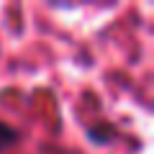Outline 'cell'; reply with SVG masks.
<instances>
[{
    "label": "cell",
    "mask_w": 154,
    "mask_h": 154,
    "mask_svg": "<svg viewBox=\"0 0 154 154\" xmlns=\"http://www.w3.org/2000/svg\"><path fill=\"white\" fill-rule=\"evenodd\" d=\"M16 141H18V131H16V128H11L8 123L0 121V152H5V149L13 146Z\"/></svg>",
    "instance_id": "cell-1"
},
{
    "label": "cell",
    "mask_w": 154,
    "mask_h": 154,
    "mask_svg": "<svg viewBox=\"0 0 154 154\" xmlns=\"http://www.w3.org/2000/svg\"><path fill=\"white\" fill-rule=\"evenodd\" d=\"M110 136H113V126H110V123H105V121L100 123L98 128H93V131H90V139H95L98 144H105Z\"/></svg>",
    "instance_id": "cell-2"
}]
</instances>
